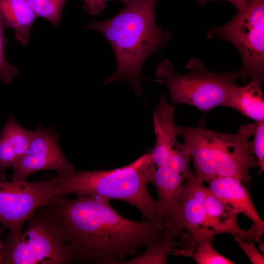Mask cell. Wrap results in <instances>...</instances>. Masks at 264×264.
<instances>
[{"instance_id": "6da1fadb", "label": "cell", "mask_w": 264, "mask_h": 264, "mask_svg": "<svg viewBox=\"0 0 264 264\" xmlns=\"http://www.w3.org/2000/svg\"><path fill=\"white\" fill-rule=\"evenodd\" d=\"M109 201L81 195L44 207L58 229L72 263L119 264L166 236L164 224L128 219Z\"/></svg>"}, {"instance_id": "7a4b0ae2", "label": "cell", "mask_w": 264, "mask_h": 264, "mask_svg": "<svg viewBox=\"0 0 264 264\" xmlns=\"http://www.w3.org/2000/svg\"><path fill=\"white\" fill-rule=\"evenodd\" d=\"M119 0L124 5L119 13L105 21L89 23L85 29L101 33L114 50L116 69L104 85L125 80L135 93L140 95L141 72L144 63L165 45L173 34L158 27L155 22L157 0Z\"/></svg>"}, {"instance_id": "3957f363", "label": "cell", "mask_w": 264, "mask_h": 264, "mask_svg": "<svg viewBox=\"0 0 264 264\" xmlns=\"http://www.w3.org/2000/svg\"><path fill=\"white\" fill-rule=\"evenodd\" d=\"M155 170L148 153L129 165L110 170H75L57 175L53 176L55 193L60 197L75 194L123 200L138 209L142 220L164 224L159 203L152 197L147 187L153 183Z\"/></svg>"}, {"instance_id": "277c9868", "label": "cell", "mask_w": 264, "mask_h": 264, "mask_svg": "<svg viewBox=\"0 0 264 264\" xmlns=\"http://www.w3.org/2000/svg\"><path fill=\"white\" fill-rule=\"evenodd\" d=\"M257 122L242 126L235 133H224L198 126L176 125V133L184 138L179 143L181 151L189 154L199 181L209 182L217 177L232 176L249 184V171L258 166L249 152V138Z\"/></svg>"}, {"instance_id": "5b68a950", "label": "cell", "mask_w": 264, "mask_h": 264, "mask_svg": "<svg viewBox=\"0 0 264 264\" xmlns=\"http://www.w3.org/2000/svg\"><path fill=\"white\" fill-rule=\"evenodd\" d=\"M186 66L191 70L189 73H176L170 62L165 59L157 65L155 73L167 86L173 106L188 104L204 114L223 106L240 78V71L213 72L206 68L203 61L195 58H191Z\"/></svg>"}, {"instance_id": "8992f818", "label": "cell", "mask_w": 264, "mask_h": 264, "mask_svg": "<svg viewBox=\"0 0 264 264\" xmlns=\"http://www.w3.org/2000/svg\"><path fill=\"white\" fill-rule=\"evenodd\" d=\"M209 39L218 37L232 44L242 60L240 78L263 82L264 78V0H248L228 22L207 32Z\"/></svg>"}, {"instance_id": "52a82bcc", "label": "cell", "mask_w": 264, "mask_h": 264, "mask_svg": "<svg viewBox=\"0 0 264 264\" xmlns=\"http://www.w3.org/2000/svg\"><path fill=\"white\" fill-rule=\"evenodd\" d=\"M65 197L56 195L53 176L31 182L0 180V223L8 234L18 237L25 222L38 210Z\"/></svg>"}, {"instance_id": "ba28073f", "label": "cell", "mask_w": 264, "mask_h": 264, "mask_svg": "<svg viewBox=\"0 0 264 264\" xmlns=\"http://www.w3.org/2000/svg\"><path fill=\"white\" fill-rule=\"evenodd\" d=\"M59 137L53 128L39 124L28 150L11 167V180L27 181L31 174L40 171L53 170L57 175L75 171L64 154Z\"/></svg>"}, {"instance_id": "9c48e42d", "label": "cell", "mask_w": 264, "mask_h": 264, "mask_svg": "<svg viewBox=\"0 0 264 264\" xmlns=\"http://www.w3.org/2000/svg\"><path fill=\"white\" fill-rule=\"evenodd\" d=\"M174 108L167 103L163 93L154 113L156 140L150 154L157 167H169L180 173L184 179L193 175L189 155L181 150L176 139Z\"/></svg>"}, {"instance_id": "30bf717a", "label": "cell", "mask_w": 264, "mask_h": 264, "mask_svg": "<svg viewBox=\"0 0 264 264\" xmlns=\"http://www.w3.org/2000/svg\"><path fill=\"white\" fill-rule=\"evenodd\" d=\"M183 189L178 206L174 215L170 231L175 236L184 230L190 234L182 248L193 249L200 242L213 239L208 230L204 199L206 187L203 182L193 175L184 179Z\"/></svg>"}, {"instance_id": "8fae6325", "label": "cell", "mask_w": 264, "mask_h": 264, "mask_svg": "<svg viewBox=\"0 0 264 264\" xmlns=\"http://www.w3.org/2000/svg\"><path fill=\"white\" fill-rule=\"evenodd\" d=\"M22 239L33 264H66L71 261L61 234L43 207L28 220Z\"/></svg>"}, {"instance_id": "7c38bea8", "label": "cell", "mask_w": 264, "mask_h": 264, "mask_svg": "<svg viewBox=\"0 0 264 264\" xmlns=\"http://www.w3.org/2000/svg\"><path fill=\"white\" fill-rule=\"evenodd\" d=\"M204 204L209 231L215 236L219 234L236 235L244 240L260 242L264 229L253 224L248 230L242 229L238 222L239 214L222 202L206 187Z\"/></svg>"}, {"instance_id": "4fadbf2b", "label": "cell", "mask_w": 264, "mask_h": 264, "mask_svg": "<svg viewBox=\"0 0 264 264\" xmlns=\"http://www.w3.org/2000/svg\"><path fill=\"white\" fill-rule=\"evenodd\" d=\"M207 189L238 214H242L254 224L264 229V221L259 214L248 191L239 179L217 177L209 181Z\"/></svg>"}, {"instance_id": "5bb4252c", "label": "cell", "mask_w": 264, "mask_h": 264, "mask_svg": "<svg viewBox=\"0 0 264 264\" xmlns=\"http://www.w3.org/2000/svg\"><path fill=\"white\" fill-rule=\"evenodd\" d=\"M184 177L169 167L156 168L153 184L156 188L164 218V225L170 230L176 211L178 206L184 184Z\"/></svg>"}, {"instance_id": "9a60e30c", "label": "cell", "mask_w": 264, "mask_h": 264, "mask_svg": "<svg viewBox=\"0 0 264 264\" xmlns=\"http://www.w3.org/2000/svg\"><path fill=\"white\" fill-rule=\"evenodd\" d=\"M37 16L26 0H0V24L14 30L16 40L27 45Z\"/></svg>"}, {"instance_id": "2e32d148", "label": "cell", "mask_w": 264, "mask_h": 264, "mask_svg": "<svg viewBox=\"0 0 264 264\" xmlns=\"http://www.w3.org/2000/svg\"><path fill=\"white\" fill-rule=\"evenodd\" d=\"M263 82L255 79L243 87L236 85L223 106L234 109L256 122L264 121V99Z\"/></svg>"}, {"instance_id": "e0dca14e", "label": "cell", "mask_w": 264, "mask_h": 264, "mask_svg": "<svg viewBox=\"0 0 264 264\" xmlns=\"http://www.w3.org/2000/svg\"><path fill=\"white\" fill-rule=\"evenodd\" d=\"M175 237V233L169 230L163 239L148 246L145 251L132 260L121 261L119 264H165L169 255L180 245Z\"/></svg>"}, {"instance_id": "ac0fdd59", "label": "cell", "mask_w": 264, "mask_h": 264, "mask_svg": "<svg viewBox=\"0 0 264 264\" xmlns=\"http://www.w3.org/2000/svg\"><path fill=\"white\" fill-rule=\"evenodd\" d=\"M213 239L198 242L192 249L175 248L172 254L175 256H186L192 258L198 264H233L234 262L223 256L213 247Z\"/></svg>"}, {"instance_id": "d6986e66", "label": "cell", "mask_w": 264, "mask_h": 264, "mask_svg": "<svg viewBox=\"0 0 264 264\" xmlns=\"http://www.w3.org/2000/svg\"><path fill=\"white\" fill-rule=\"evenodd\" d=\"M2 131L15 144L18 160L28 150L34 135V131H29L22 127L12 115L7 117Z\"/></svg>"}, {"instance_id": "ffe728a7", "label": "cell", "mask_w": 264, "mask_h": 264, "mask_svg": "<svg viewBox=\"0 0 264 264\" xmlns=\"http://www.w3.org/2000/svg\"><path fill=\"white\" fill-rule=\"evenodd\" d=\"M67 0H26L37 17H42L57 26L61 22L65 4Z\"/></svg>"}, {"instance_id": "44dd1931", "label": "cell", "mask_w": 264, "mask_h": 264, "mask_svg": "<svg viewBox=\"0 0 264 264\" xmlns=\"http://www.w3.org/2000/svg\"><path fill=\"white\" fill-rule=\"evenodd\" d=\"M16 148L8 136L2 131L0 133V180L6 179V170L18 160Z\"/></svg>"}, {"instance_id": "7402d4cb", "label": "cell", "mask_w": 264, "mask_h": 264, "mask_svg": "<svg viewBox=\"0 0 264 264\" xmlns=\"http://www.w3.org/2000/svg\"><path fill=\"white\" fill-rule=\"evenodd\" d=\"M253 136V140L249 141V152L256 159L260 174L264 170V121L257 122Z\"/></svg>"}, {"instance_id": "603a6c76", "label": "cell", "mask_w": 264, "mask_h": 264, "mask_svg": "<svg viewBox=\"0 0 264 264\" xmlns=\"http://www.w3.org/2000/svg\"><path fill=\"white\" fill-rule=\"evenodd\" d=\"M4 30L0 24V81L6 85L15 79L18 75V71L16 67L8 63L5 58L4 48L6 41Z\"/></svg>"}, {"instance_id": "cb8c5ba5", "label": "cell", "mask_w": 264, "mask_h": 264, "mask_svg": "<svg viewBox=\"0 0 264 264\" xmlns=\"http://www.w3.org/2000/svg\"><path fill=\"white\" fill-rule=\"evenodd\" d=\"M235 241L239 247L246 255L250 262L253 264H264V254L260 252L255 246L251 240L245 241L244 239L236 235H233Z\"/></svg>"}, {"instance_id": "d4e9b609", "label": "cell", "mask_w": 264, "mask_h": 264, "mask_svg": "<svg viewBox=\"0 0 264 264\" xmlns=\"http://www.w3.org/2000/svg\"><path fill=\"white\" fill-rule=\"evenodd\" d=\"M108 0H84V10L89 15L100 14L106 7V2Z\"/></svg>"}, {"instance_id": "484cf974", "label": "cell", "mask_w": 264, "mask_h": 264, "mask_svg": "<svg viewBox=\"0 0 264 264\" xmlns=\"http://www.w3.org/2000/svg\"><path fill=\"white\" fill-rule=\"evenodd\" d=\"M213 0H197L201 6L203 5L205 3ZM229 1L234 4L237 8V10L243 9L246 6L248 0H223Z\"/></svg>"}, {"instance_id": "4316f807", "label": "cell", "mask_w": 264, "mask_h": 264, "mask_svg": "<svg viewBox=\"0 0 264 264\" xmlns=\"http://www.w3.org/2000/svg\"><path fill=\"white\" fill-rule=\"evenodd\" d=\"M1 232V230L0 229V235ZM4 259V250L3 243L0 240V264H3Z\"/></svg>"}, {"instance_id": "83f0119b", "label": "cell", "mask_w": 264, "mask_h": 264, "mask_svg": "<svg viewBox=\"0 0 264 264\" xmlns=\"http://www.w3.org/2000/svg\"><path fill=\"white\" fill-rule=\"evenodd\" d=\"M264 242H261L259 243V248L261 250V251L262 252H263V253L264 254Z\"/></svg>"}]
</instances>
